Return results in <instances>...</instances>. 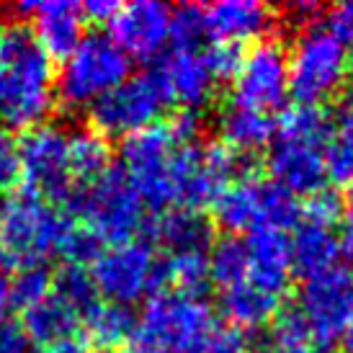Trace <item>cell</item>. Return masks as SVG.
Here are the masks:
<instances>
[{
  "label": "cell",
  "instance_id": "6da1fadb",
  "mask_svg": "<svg viewBox=\"0 0 353 353\" xmlns=\"http://www.w3.org/2000/svg\"><path fill=\"white\" fill-rule=\"evenodd\" d=\"M54 108V65L23 21L0 23V117L10 129L47 124Z\"/></svg>",
  "mask_w": 353,
  "mask_h": 353
},
{
  "label": "cell",
  "instance_id": "7a4b0ae2",
  "mask_svg": "<svg viewBox=\"0 0 353 353\" xmlns=\"http://www.w3.org/2000/svg\"><path fill=\"white\" fill-rule=\"evenodd\" d=\"M216 325L204 296L157 292L137 317L134 338L119 353H204Z\"/></svg>",
  "mask_w": 353,
  "mask_h": 353
},
{
  "label": "cell",
  "instance_id": "3957f363",
  "mask_svg": "<svg viewBox=\"0 0 353 353\" xmlns=\"http://www.w3.org/2000/svg\"><path fill=\"white\" fill-rule=\"evenodd\" d=\"M72 219L44 199L21 191L0 204V245L6 258L21 265L47 263L59 255Z\"/></svg>",
  "mask_w": 353,
  "mask_h": 353
},
{
  "label": "cell",
  "instance_id": "277c9868",
  "mask_svg": "<svg viewBox=\"0 0 353 353\" xmlns=\"http://www.w3.org/2000/svg\"><path fill=\"white\" fill-rule=\"evenodd\" d=\"M289 59V96L299 103L323 106L345 88L351 54L327 26H307L286 52Z\"/></svg>",
  "mask_w": 353,
  "mask_h": 353
},
{
  "label": "cell",
  "instance_id": "5b68a950",
  "mask_svg": "<svg viewBox=\"0 0 353 353\" xmlns=\"http://www.w3.org/2000/svg\"><path fill=\"white\" fill-rule=\"evenodd\" d=\"M68 201L72 212L83 216L85 230L99 237L101 245L132 243L145 225L142 199L129 183V178L114 168L90 186H80L78 191H72Z\"/></svg>",
  "mask_w": 353,
  "mask_h": 353
},
{
  "label": "cell",
  "instance_id": "8992f818",
  "mask_svg": "<svg viewBox=\"0 0 353 353\" xmlns=\"http://www.w3.org/2000/svg\"><path fill=\"white\" fill-rule=\"evenodd\" d=\"M132 59L108 34H85L62 59L57 72V99L68 108H90L96 101L129 78Z\"/></svg>",
  "mask_w": 353,
  "mask_h": 353
},
{
  "label": "cell",
  "instance_id": "52a82bcc",
  "mask_svg": "<svg viewBox=\"0 0 353 353\" xmlns=\"http://www.w3.org/2000/svg\"><path fill=\"white\" fill-rule=\"evenodd\" d=\"M250 157L237 155L222 142L178 145L170 163L173 199L178 206L204 209L240 178H248Z\"/></svg>",
  "mask_w": 353,
  "mask_h": 353
},
{
  "label": "cell",
  "instance_id": "ba28073f",
  "mask_svg": "<svg viewBox=\"0 0 353 353\" xmlns=\"http://www.w3.org/2000/svg\"><path fill=\"white\" fill-rule=\"evenodd\" d=\"M214 216L232 235H253L258 230L284 232L286 227H296L302 206L271 181L240 178L216 196Z\"/></svg>",
  "mask_w": 353,
  "mask_h": 353
},
{
  "label": "cell",
  "instance_id": "9c48e42d",
  "mask_svg": "<svg viewBox=\"0 0 353 353\" xmlns=\"http://www.w3.org/2000/svg\"><path fill=\"white\" fill-rule=\"evenodd\" d=\"M176 148L178 142L168 121H155L121 142V173L129 178L142 204H148L155 212H165L176 204L170 181V163Z\"/></svg>",
  "mask_w": 353,
  "mask_h": 353
},
{
  "label": "cell",
  "instance_id": "30bf717a",
  "mask_svg": "<svg viewBox=\"0 0 353 353\" xmlns=\"http://www.w3.org/2000/svg\"><path fill=\"white\" fill-rule=\"evenodd\" d=\"M90 276L96 281L99 296L106 302L132 307L134 302L152 296L163 286V263L148 243H121L101 250L93 261Z\"/></svg>",
  "mask_w": 353,
  "mask_h": 353
},
{
  "label": "cell",
  "instance_id": "8fae6325",
  "mask_svg": "<svg viewBox=\"0 0 353 353\" xmlns=\"http://www.w3.org/2000/svg\"><path fill=\"white\" fill-rule=\"evenodd\" d=\"M165 106L168 96L155 72L129 75L124 83H119L117 88L103 93L88 108L90 129L106 139L129 137V134L155 124Z\"/></svg>",
  "mask_w": 353,
  "mask_h": 353
},
{
  "label": "cell",
  "instance_id": "7c38bea8",
  "mask_svg": "<svg viewBox=\"0 0 353 353\" xmlns=\"http://www.w3.org/2000/svg\"><path fill=\"white\" fill-rule=\"evenodd\" d=\"M19 145V176L23 191L39 199L65 201L72 194L70 173V132L59 124H41L23 132Z\"/></svg>",
  "mask_w": 353,
  "mask_h": 353
},
{
  "label": "cell",
  "instance_id": "4fadbf2b",
  "mask_svg": "<svg viewBox=\"0 0 353 353\" xmlns=\"http://www.w3.org/2000/svg\"><path fill=\"white\" fill-rule=\"evenodd\" d=\"M294 307L304 317L310 338L330 345L343 338L353 323V274L335 263L327 271L307 276Z\"/></svg>",
  "mask_w": 353,
  "mask_h": 353
},
{
  "label": "cell",
  "instance_id": "5bb4252c",
  "mask_svg": "<svg viewBox=\"0 0 353 353\" xmlns=\"http://www.w3.org/2000/svg\"><path fill=\"white\" fill-rule=\"evenodd\" d=\"M289 99V59L286 50L274 39L255 41L243 52L240 68L232 78V106L271 114Z\"/></svg>",
  "mask_w": 353,
  "mask_h": 353
},
{
  "label": "cell",
  "instance_id": "9a60e30c",
  "mask_svg": "<svg viewBox=\"0 0 353 353\" xmlns=\"http://www.w3.org/2000/svg\"><path fill=\"white\" fill-rule=\"evenodd\" d=\"M170 10L173 8L157 0L127 3L108 23V37L129 59L150 62L163 54L170 41Z\"/></svg>",
  "mask_w": 353,
  "mask_h": 353
},
{
  "label": "cell",
  "instance_id": "2e32d148",
  "mask_svg": "<svg viewBox=\"0 0 353 353\" xmlns=\"http://www.w3.org/2000/svg\"><path fill=\"white\" fill-rule=\"evenodd\" d=\"M13 10L21 19H29L34 23V37L39 47L52 59H65L70 52L83 41L85 31V19L80 13L78 3L70 0H26L16 3Z\"/></svg>",
  "mask_w": 353,
  "mask_h": 353
},
{
  "label": "cell",
  "instance_id": "e0dca14e",
  "mask_svg": "<svg viewBox=\"0 0 353 353\" xmlns=\"http://www.w3.org/2000/svg\"><path fill=\"white\" fill-rule=\"evenodd\" d=\"M268 173L271 183L284 188L292 196H312L325 188L327 165H325V148L310 142H292L276 139L268 152Z\"/></svg>",
  "mask_w": 353,
  "mask_h": 353
},
{
  "label": "cell",
  "instance_id": "ac0fdd59",
  "mask_svg": "<svg viewBox=\"0 0 353 353\" xmlns=\"http://www.w3.org/2000/svg\"><path fill=\"white\" fill-rule=\"evenodd\" d=\"M155 75L163 83L168 103H178L181 108L191 111L212 103L219 85L206 54L199 50H176L170 57L163 59Z\"/></svg>",
  "mask_w": 353,
  "mask_h": 353
},
{
  "label": "cell",
  "instance_id": "d6986e66",
  "mask_svg": "<svg viewBox=\"0 0 353 353\" xmlns=\"http://www.w3.org/2000/svg\"><path fill=\"white\" fill-rule=\"evenodd\" d=\"M276 26V13L261 0H216L204 8V29L214 44L261 41Z\"/></svg>",
  "mask_w": 353,
  "mask_h": 353
},
{
  "label": "cell",
  "instance_id": "ffe728a7",
  "mask_svg": "<svg viewBox=\"0 0 353 353\" xmlns=\"http://www.w3.org/2000/svg\"><path fill=\"white\" fill-rule=\"evenodd\" d=\"M248 281L268 294L281 296L292 284V243L281 230H258L248 235Z\"/></svg>",
  "mask_w": 353,
  "mask_h": 353
},
{
  "label": "cell",
  "instance_id": "44dd1931",
  "mask_svg": "<svg viewBox=\"0 0 353 353\" xmlns=\"http://www.w3.org/2000/svg\"><path fill=\"white\" fill-rule=\"evenodd\" d=\"M160 245L173 253H206V248L214 243V219L204 214V209L188 206H170L152 227Z\"/></svg>",
  "mask_w": 353,
  "mask_h": 353
},
{
  "label": "cell",
  "instance_id": "7402d4cb",
  "mask_svg": "<svg viewBox=\"0 0 353 353\" xmlns=\"http://www.w3.org/2000/svg\"><path fill=\"white\" fill-rule=\"evenodd\" d=\"M219 137L222 145L237 152V155L250 157L253 152L263 150L271 145L276 137V121L271 114L263 111H253V108L243 106H230L219 117Z\"/></svg>",
  "mask_w": 353,
  "mask_h": 353
},
{
  "label": "cell",
  "instance_id": "603a6c76",
  "mask_svg": "<svg viewBox=\"0 0 353 353\" xmlns=\"http://www.w3.org/2000/svg\"><path fill=\"white\" fill-rule=\"evenodd\" d=\"M289 243H292V265L304 276H314L333 268L341 255V243L333 227L314 225L307 219L296 222Z\"/></svg>",
  "mask_w": 353,
  "mask_h": 353
},
{
  "label": "cell",
  "instance_id": "cb8c5ba5",
  "mask_svg": "<svg viewBox=\"0 0 353 353\" xmlns=\"http://www.w3.org/2000/svg\"><path fill=\"white\" fill-rule=\"evenodd\" d=\"M219 310L237 330H258V327L274 323V317L281 310V302H279V296L268 294L255 284L245 281V284H237L222 292Z\"/></svg>",
  "mask_w": 353,
  "mask_h": 353
},
{
  "label": "cell",
  "instance_id": "d4e9b609",
  "mask_svg": "<svg viewBox=\"0 0 353 353\" xmlns=\"http://www.w3.org/2000/svg\"><path fill=\"white\" fill-rule=\"evenodd\" d=\"M80 314L75 310H70L68 304L50 294L47 299H41L39 304H34L29 310H23V323L21 330L26 333L29 341L47 345L62 338H72L78 330Z\"/></svg>",
  "mask_w": 353,
  "mask_h": 353
},
{
  "label": "cell",
  "instance_id": "484cf974",
  "mask_svg": "<svg viewBox=\"0 0 353 353\" xmlns=\"http://www.w3.org/2000/svg\"><path fill=\"white\" fill-rule=\"evenodd\" d=\"M83 320L88 341L103 351H119L129 345L137 330V314L132 312V307L114 302H99Z\"/></svg>",
  "mask_w": 353,
  "mask_h": 353
},
{
  "label": "cell",
  "instance_id": "4316f807",
  "mask_svg": "<svg viewBox=\"0 0 353 353\" xmlns=\"http://www.w3.org/2000/svg\"><path fill=\"white\" fill-rule=\"evenodd\" d=\"M111 170V145L93 129H78L70 134V173L72 181L90 186Z\"/></svg>",
  "mask_w": 353,
  "mask_h": 353
},
{
  "label": "cell",
  "instance_id": "83f0119b",
  "mask_svg": "<svg viewBox=\"0 0 353 353\" xmlns=\"http://www.w3.org/2000/svg\"><path fill=\"white\" fill-rule=\"evenodd\" d=\"M330 132H333L330 114L323 106H310V103H294L284 108L281 119L276 121L279 139H292V142H310L325 148Z\"/></svg>",
  "mask_w": 353,
  "mask_h": 353
},
{
  "label": "cell",
  "instance_id": "f1b7e54d",
  "mask_svg": "<svg viewBox=\"0 0 353 353\" xmlns=\"http://www.w3.org/2000/svg\"><path fill=\"white\" fill-rule=\"evenodd\" d=\"M325 165L338 186L353 188V106L341 108V117L333 124L325 145Z\"/></svg>",
  "mask_w": 353,
  "mask_h": 353
},
{
  "label": "cell",
  "instance_id": "f546056e",
  "mask_svg": "<svg viewBox=\"0 0 353 353\" xmlns=\"http://www.w3.org/2000/svg\"><path fill=\"white\" fill-rule=\"evenodd\" d=\"M173 286V292L188 296H201L209 279V258L206 253H173L163 263V286Z\"/></svg>",
  "mask_w": 353,
  "mask_h": 353
},
{
  "label": "cell",
  "instance_id": "4dcf8cb0",
  "mask_svg": "<svg viewBox=\"0 0 353 353\" xmlns=\"http://www.w3.org/2000/svg\"><path fill=\"white\" fill-rule=\"evenodd\" d=\"M52 294L62 299L70 310H75L80 317H85L101 302L96 281H93L88 268L70 263L65 268H59L57 276H52Z\"/></svg>",
  "mask_w": 353,
  "mask_h": 353
},
{
  "label": "cell",
  "instance_id": "1f68e13d",
  "mask_svg": "<svg viewBox=\"0 0 353 353\" xmlns=\"http://www.w3.org/2000/svg\"><path fill=\"white\" fill-rule=\"evenodd\" d=\"M206 258H209V279L222 292L248 281V265H250V261H248L245 240L227 237L222 243H216L214 250Z\"/></svg>",
  "mask_w": 353,
  "mask_h": 353
},
{
  "label": "cell",
  "instance_id": "d6a6232c",
  "mask_svg": "<svg viewBox=\"0 0 353 353\" xmlns=\"http://www.w3.org/2000/svg\"><path fill=\"white\" fill-rule=\"evenodd\" d=\"M8 289H10V304L19 307L21 312H23V310L39 304L41 299H47L52 294L50 268L44 263L21 265L19 274L13 276V281L8 284Z\"/></svg>",
  "mask_w": 353,
  "mask_h": 353
},
{
  "label": "cell",
  "instance_id": "836d02e7",
  "mask_svg": "<svg viewBox=\"0 0 353 353\" xmlns=\"http://www.w3.org/2000/svg\"><path fill=\"white\" fill-rule=\"evenodd\" d=\"M204 29V8L201 6H178L170 10V41L176 50H199Z\"/></svg>",
  "mask_w": 353,
  "mask_h": 353
},
{
  "label": "cell",
  "instance_id": "e575fe53",
  "mask_svg": "<svg viewBox=\"0 0 353 353\" xmlns=\"http://www.w3.org/2000/svg\"><path fill=\"white\" fill-rule=\"evenodd\" d=\"M59 255H65V261L70 265H85L93 263L101 255V243L99 237L93 235L85 227L72 225L68 230V235L62 240V248H59Z\"/></svg>",
  "mask_w": 353,
  "mask_h": 353
},
{
  "label": "cell",
  "instance_id": "d590c367",
  "mask_svg": "<svg viewBox=\"0 0 353 353\" xmlns=\"http://www.w3.org/2000/svg\"><path fill=\"white\" fill-rule=\"evenodd\" d=\"M343 201L335 194L333 188H323L312 196H307V204L302 206V216L299 219H307V222H314V225L323 227H335L343 216Z\"/></svg>",
  "mask_w": 353,
  "mask_h": 353
},
{
  "label": "cell",
  "instance_id": "8d00e7d4",
  "mask_svg": "<svg viewBox=\"0 0 353 353\" xmlns=\"http://www.w3.org/2000/svg\"><path fill=\"white\" fill-rule=\"evenodd\" d=\"M274 341H281V343H294V345H307V341H310V330H307L304 317L299 314L296 307L279 310V314L274 317Z\"/></svg>",
  "mask_w": 353,
  "mask_h": 353
},
{
  "label": "cell",
  "instance_id": "74e56055",
  "mask_svg": "<svg viewBox=\"0 0 353 353\" xmlns=\"http://www.w3.org/2000/svg\"><path fill=\"white\" fill-rule=\"evenodd\" d=\"M209 59V68L214 72L216 80H232L235 78L237 68H240V59L243 52L235 44H214L209 52H204Z\"/></svg>",
  "mask_w": 353,
  "mask_h": 353
},
{
  "label": "cell",
  "instance_id": "f35d334b",
  "mask_svg": "<svg viewBox=\"0 0 353 353\" xmlns=\"http://www.w3.org/2000/svg\"><path fill=\"white\" fill-rule=\"evenodd\" d=\"M204 353H250L248 341L243 330H237L232 325H216Z\"/></svg>",
  "mask_w": 353,
  "mask_h": 353
},
{
  "label": "cell",
  "instance_id": "ab89813d",
  "mask_svg": "<svg viewBox=\"0 0 353 353\" xmlns=\"http://www.w3.org/2000/svg\"><path fill=\"white\" fill-rule=\"evenodd\" d=\"M168 127L173 132V137H176L178 145H191V142H196L199 132L204 127V119L199 111H191V108H181L176 117L168 121Z\"/></svg>",
  "mask_w": 353,
  "mask_h": 353
},
{
  "label": "cell",
  "instance_id": "60d3db41",
  "mask_svg": "<svg viewBox=\"0 0 353 353\" xmlns=\"http://www.w3.org/2000/svg\"><path fill=\"white\" fill-rule=\"evenodd\" d=\"M327 29L338 37V41L348 50V54H353V0L335 6L327 13Z\"/></svg>",
  "mask_w": 353,
  "mask_h": 353
},
{
  "label": "cell",
  "instance_id": "b9f144b4",
  "mask_svg": "<svg viewBox=\"0 0 353 353\" xmlns=\"http://www.w3.org/2000/svg\"><path fill=\"white\" fill-rule=\"evenodd\" d=\"M19 178V145L8 129L0 127V186H10Z\"/></svg>",
  "mask_w": 353,
  "mask_h": 353
},
{
  "label": "cell",
  "instance_id": "7bdbcfd3",
  "mask_svg": "<svg viewBox=\"0 0 353 353\" xmlns=\"http://www.w3.org/2000/svg\"><path fill=\"white\" fill-rule=\"evenodd\" d=\"M119 8H121V3H114V0H88L85 6H80V13H83V19L93 21V23H111Z\"/></svg>",
  "mask_w": 353,
  "mask_h": 353
},
{
  "label": "cell",
  "instance_id": "ee69618b",
  "mask_svg": "<svg viewBox=\"0 0 353 353\" xmlns=\"http://www.w3.org/2000/svg\"><path fill=\"white\" fill-rule=\"evenodd\" d=\"M29 338L16 325L0 327V353H29Z\"/></svg>",
  "mask_w": 353,
  "mask_h": 353
},
{
  "label": "cell",
  "instance_id": "f6af8a7d",
  "mask_svg": "<svg viewBox=\"0 0 353 353\" xmlns=\"http://www.w3.org/2000/svg\"><path fill=\"white\" fill-rule=\"evenodd\" d=\"M37 353H93V348H90L88 341H83V338H78V335H72V338H62V341L41 345Z\"/></svg>",
  "mask_w": 353,
  "mask_h": 353
},
{
  "label": "cell",
  "instance_id": "bcb514c9",
  "mask_svg": "<svg viewBox=\"0 0 353 353\" xmlns=\"http://www.w3.org/2000/svg\"><path fill=\"white\" fill-rule=\"evenodd\" d=\"M341 222H343V232H341V237H338V243H341V253H343L345 258L353 263V201L343 209Z\"/></svg>",
  "mask_w": 353,
  "mask_h": 353
},
{
  "label": "cell",
  "instance_id": "7dc6e473",
  "mask_svg": "<svg viewBox=\"0 0 353 353\" xmlns=\"http://www.w3.org/2000/svg\"><path fill=\"white\" fill-rule=\"evenodd\" d=\"M286 13L294 16L296 21H302V23H310V26H312V21L323 13V6H320V3H312V0H299V3L286 6Z\"/></svg>",
  "mask_w": 353,
  "mask_h": 353
},
{
  "label": "cell",
  "instance_id": "c3c4849f",
  "mask_svg": "<svg viewBox=\"0 0 353 353\" xmlns=\"http://www.w3.org/2000/svg\"><path fill=\"white\" fill-rule=\"evenodd\" d=\"M10 289H8V281L6 279H0V327H6L8 325V314H10Z\"/></svg>",
  "mask_w": 353,
  "mask_h": 353
},
{
  "label": "cell",
  "instance_id": "681fc988",
  "mask_svg": "<svg viewBox=\"0 0 353 353\" xmlns=\"http://www.w3.org/2000/svg\"><path fill=\"white\" fill-rule=\"evenodd\" d=\"M258 353H307V345H294V343H281V341H271V343H265Z\"/></svg>",
  "mask_w": 353,
  "mask_h": 353
},
{
  "label": "cell",
  "instance_id": "f907efd6",
  "mask_svg": "<svg viewBox=\"0 0 353 353\" xmlns=\"http://www.w3.org/2000/svg\"><path fill=\"white\" fill-rule=\"evenodd\" d=\"M341 341H343V353H353V323L348 325V330L343 333Z\"/></svg>",
  "mask_w": 353,
  "mask_h": 353
},
{
  "label": "cell",
  "instance_id": "816d5d0a",
  "mask_svg": "<svg viewBox=\"0 0 353 353\" xmlns=\"http://www.w3.org/2000/svg\"><path fill=\"white\" fill-rule=\"evenodd\" d=\"M307 353H338V351H333L330 345H317V348H312V351H307Z\"/></svg>",
  "mask_w": 353,
  "mask_h": 353
},
{
  "label": "cell",
  "instance_id": "f5cc1de1",
  "mask_svg": "<svg viewBox=\"0 0 353 353\" xmlns=\"http://www.w3.org/2000/svg\"><path fill=\"white\" fill-rule=\"evenodd\" d=\"M6 261H8V258H6V250H3V245H0V265L6 263Z\"/></svg>",
  "mask_w": 353,
  "mask_h": 353
}]
</instances>
